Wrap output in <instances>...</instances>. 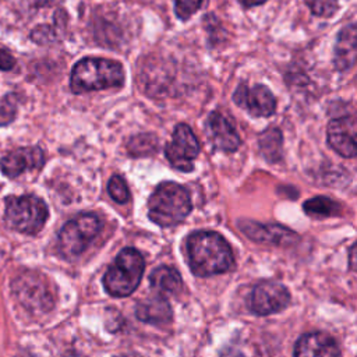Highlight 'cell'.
<instances>
[{
    "mask_svg": "<svg viewBox=\"0 0 357 357\" xmlns=\"http://www.w3.org/2000/svg\"><path fill=\"white\" fill-rule=\"evenodd\" d=\"M187 257L194 275L206 278L227 272L234 265L229 243L216 231H195L187 238Z\"/></svg>",
    "mask_w": 357,
    "mask_h": 357,
    "instance_id": "1",
    "label": "cell"
},
{
    "mask_svg": "<svg viewBox=\"0 0 357 357\" xmlns=\"http://www.w3.org/2000/svg\"><path fill=\"white\" fill-rule=\"evenodd\" d=\"M124 81L123 66L102 57H84L75 63L70 75V88L74 93H85L120 86Z\"/></svg>",
    "mask_w": 357,
    "mask_h": 357,
    "instance_id": "2",
    "label": "cell"
},
{
    "mask_svg": "<svg viewBox=\"0 0 357 357\" xmlns=\"http://www.w3.org/2000/svg\"><path fill=\"white\" fill-rule=\"evenodd\" d=\"M191 208L188 190L174 181L160 183L148 199V216L160 227L178 225L188 216Z\"/></svg>",
    "mask_w": 357,
    "mask_h": 357,
    "instance_id": "3",
    "label": "cell"
},
{
    "mask_svg": "<svg viewBox=\"0 0 357 357\" xmlns=\"http://www.w3.org/2000/svg\"><path fill=\"white\" fill-rule=\"evenodd\" d=\"M145 261L135 248H123L103 276V286L113 297H126L134 293L144 275Z\"/></svg>",
    "mask_w": 357,
    "mask_h": 357,
    "instance_id": "4",
    "label": "cell"
},
{
    "mask_svg": "<svg viewBox=\"0 0 357 357\" xmlns=\"http://www.w3.org/2000/svg\"><path fill=\"white\" fill-rule=\"evenodd\" d=\"M49 216L46 204L35 195H10L6 198V223L24 234H36Z\"/></svg>",
    "mask_w": 357,
    "mask_h": 357,
    "instance_id": "5",
    "label": "cell"
},
{
    "mask_svg": "<svg viewBox=\"0 0 357 357\" xmlns=\"http://www.w3.org/2000/svg\"><path fill=\"white\" fill-rule=\"evenodd\" d=\"M102 222L95 213H79L60 230L59 247L66 258L78 257L99 234Z\"/></svg>",
    "mask_w": 357,
    "mask_h": 357,
    "instance_id": "6",
    "label": "cell"
},
{
    "mask_svg": "<svg viewBox=\"0 0 357 357\" xmlns=\"http://www.w3.org/2000/svg\"><path fill=\"white\" fill-rule=\"evenodd\" d=\"M13 290L18 301L26 310L47 311L53 307V297L46 282L40 273L24 272L13 282Z\"/></svg>",
    "mask_w": 357,
    "mask_h": 357,
    "instance_id": "7",
    "label": "cell"
},
{
    "mask_svg": "<svg viewBox=\"0 0 357 357\" xmlns=\"http://www.w3.org/2000/svg\"><path fill=\"white\" fill-rule=\"evenodd\" d=\"M199 153V142L188 124H177L170 142L165 145V156L170 165L181 172H191L192 160Z\"/></svg>",
    "mask_w": 357,
    "mask_h": 357,
    "instance_id": "8",
    "label": "cell"
},
{
    "mask_svg": "<svg viewBox=\"0 0 357 357\" xmlns=\"http://www.w3.org/2000/svg\"><path fill=\"white\" fill-rule=\"evenodd\" d=\"M290 304L287 287L275 280L259 282L250 297V308L258 315H269L284 310Z\"/></svg>",
    "mask_w": 357,
    "mask_h": 357,
    "instance_id": "9",
    "label": "cell"
},
{
    "mask_svg": "<svg viewBox=\"0 0 357 357\" xmlns=\"http://www.w3.org/2000/svg\"><path fill=\"white\" fill-rule=\"evenodd\" d=\"M233 100L254 117H268L273 114L276 109L273 93L269 88L261 84L252 88L240 84L233 93Z\"/></svg>",
    "mask_w": 357,
    "mask_h": 357,
    "instance_id": "10",
    "label": "cell"
},
{
    "mask_svg": "<svg viewBox=\"0 0 357 357\" xmlns=\"http://www.w3.org/2000/svg\"><path fill=\"white\" fill-rule=\"evenodd\" d=\"M328 144L343 158L357 155V119L344 116L331 120L328 124Z\"/></svg>",
    "mask_w": 357,
    "mask_h": 357,
    "instance_id": "11",
    "label": "cell"
},
{
    "mask_svg": "<svg viewBox=\"0 0 357 357\" xmlns=\"http://www.w3.org/2000/svg\"><path fill=\"white\" fill-rule=\"evenodd\" d=\"M238 227L248 238L262 244L287 247L298 241V236L294 231L280 225H264L254 220H240Z\"/></svg>",
    "mask_w": 357,
    "mask_h": 357,
    "instance_id": "12",
    "label": "cell"
},
{
    "mask_svg": "<svg viewBox=\"0 0 357 357\" xmlns=\"http://www.w3.org/2000/svg\"><path fill=\"white\" fill-rule=\"evenodd\" d=\"M43 162L45 155L39 146H24L4 155L0 159V169L4 176L14 178L25 170L40 169Z\"/></svg>",
    "mask_w": 357,
    "mask_h": 357,
    "instance_id": "13",
    "label": "cell"
},
{
    "mask_svg": "<svg viewBox=\"0 0 357 357\" xmlns=\"http://www.w3.org/2000/svg\"><path fill=\"white\" fill-rule=\"evenodd\" d=\"M294 357H340L335 339L324 332L303 335L294 346Z\"/></svg>",
    "mask_w": 357,
    "mask_h": 357,
    "instance_id": "14",
    "label": "cell"
},
{
    "mask_svg": "<svg viewBox=\"0 0 357 357\" xmlns=\"http://www.w3.org/2000/svg\"><path fill=\"white\" fill-rule=\"evenodd\" d=\"M208 131L215 148L226 152H234L241 141L233 124L219 112H212L206 121Z\"/></svg>",
    "mask_w": 357,
    "mask_h": 357,
    "instance_id": "15",
    "label": "cell"
},
{
    "mask_svg": "<svg viewBox=\"0 0 357 357\" xmlns=\"http://www.w3.org/2000/svg\"><path fill=\"white\" fill-rule=\"evenodd\" d=\"M357 61V22L340 29L335 43L333 66L337 71L351 68Z\"/></svg>",
    "mask_w": 357,
    "mask_h": 357,
    "instance_id": "16",
    "label": "cell"
},
{
    "mask_svg": "<svg viewBox=\"0 0 357 357\" xmlns=\"http://www.w3.org/2000/svg\"><path fill=\"white\" fill-rule=\"evenodd\" d=\"M135 317L146 324H169L173 319L170 304L166 298L152 297L141 301L135 307Z\"/></svg>",
    "mask_w": 357,
    "mask_h": 357,
    "instance_id": "17",
    "label": "cell"
},
{
    "mask_svg": "<svg viewBox=\"0 0 357 357\" xmlns=\"http://www.w3.org/2000/svg\"><path fill=\"white\" fill-rule=\"evenodd\" d=\"M149 283L160 296L177 294L183 289V280L178 271L170 266L156 268L149 276Z\"/></svg>",
    "mask_w": 357,
    "mask_h": 357,
    "instance_id": "18",
    "label": "cell"
},
{
    "mask_svg": "<svg viewBox=\"0 0 357 357\" xmlns=\"http://www.w3.org/2000/svg\"><path fill=\"white\" fill-rule=\"evenodd\" d=\"M282 132L276 127H271L259 135V148L262 156L271 163H275L282 158Z\"/></svg>",
    "mask_w": 357,
    "mask_h": 357,
    "instance_id": "19",
    "label": "cell"
},
{
    "mask_svg": "<svg viewBox=\"0 0 357 357\" xmlns=\"http://www.w3.org/2000/svg\"><path fill=\"white\" fill-rule=\"evenodd\" d=\"M303 208L307 215L319 216V218L335 216V215L340 213V205L336 201H333L328 197H321V195L307 199L304 202Z\"/></svg>",
    "mask_w": 357,
    "mask_h": 357,
    "instance_id": "20",
    "label": "cell"
},
{
    "mask_svg": "<svg viewBox=\"0 0 357 357\" xmlns=\"http://www.w3.org/2000/svg\"><path fill=\"white\" fill-rule=\"evenodd\" d=\"M156 149H158V138L149 132L134 135L127 144L128 153L135 158L155 153Z\"/></svg>",
    "mask_w": 357,
    "mask_h": 357,
    "instance_id": "21",
    "label": "cell"
},
{
    "mask_svg": "<svg viewBox=\"0 0 357 357\" xmlns=\"http://www.w3.org/2000/svg\"><path fill=\"white\" fill-rule=\"evenodd\" d=\"M107 192L119 204H124L130 198V191H128L127 183L119 174H114L110 177V180L107 183Z\"/></svg>",
    "mask_w": 357,
    "mask_h": 357,
    "instance_id": "22",
    "label": "cell"
},
{
    "mask_svg": "<svg viewBox=\"0 0 357 357\" xmlns=\"http://www.w3.org/2000/svg\"><path fill=\"white\" fill-rule=\"evenodd\" d=\"M206 3L208 0H174V13L180 20H188Z\"/></svg>",
    "mask_w": 357,
    "mask_h": 357,
    "instance_id": "23",
    "label": "cell"
},
{
    "mask_svg": "<svg viewBox=\"0 0 357 357\" xmlns=\"http://www.w3.org/2000/svg\"><path fill=\"white\" fill-rule=\"evenodd\" d=\"M312 14L318 17H331L337 10V0H304Z\"/></svg>",
    "mask_w": 357,
    "mask_h": 357,
    "instance_id": "24",
    "label": "cell"
},
{
    "mask_svg": "<svg viewBox=\"0 0 357 357\" xmlns=\"http://www.w3.org/2000/svg\"><path fill=\"white\" fill-rule=\"evenodd\" d=\"M17 107L11 100V96H4L0 99V126H7L15 119Z\"/></svg>",
    "mask_w": 357,
    "mask_h": 357,
    "instance_id": "25",
    "label": "cell"
},
{
    "mask_svg": "<svg viewBox=\"0 0 357 357\" xmlns=\"http://www.w3.org/2000/svg\"><path fill=\"white\" fill-rule=\"evenodd\" d=\"M14 64H15L14 57L8 52L0 49V68L1 70H11L14 67Z\"/></svg>",
    "mask_w": 357,
    "mask_h": 357,
    "instance_id": "26",
    "label": "cell"
},
{
    "mask_svg": "<svg viewBox=\"0 0 357 357\" xmlns=\"http://www.w3.org/2000/svg\"><path fill=\"white\" fill-rule=\"evenodd\" d=\"M349 266L351 271L357 272V241L350 247L349 251Z\"/></svg>",
    "mask_w": 357,
    "mask_h": 357,
    "instance_id": "27",
    "label": "cell"
},
{
    "mask_svg": "<svg viewBox=\"0 0 357 357\" xmlns=\"http://www.w3.org/2000/svg\"><path fill=\"white\" fill-rule=\"evenodd\" d=\"M244 7H252V6H259L265 3L266 0H238Z\"/></svg>",
    "mask_w": 357,
    "mask_h": 357,
    "instance_id": "28",
    "label": "cell"
}]
</instances>
